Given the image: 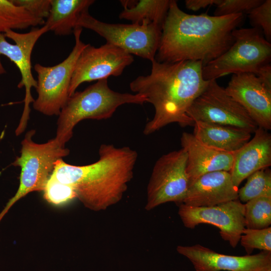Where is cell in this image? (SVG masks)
Returning a JSON list of instances; mask_svg holds the SVG:
<instances>
[{"label": "cell", "instance_id": "2", "mask_svg": "<svg viewBox=\"0 0 271 271\" xmlns=\"http://www.w3.org/2000/svg\"><path fill=\"white\" fill-rule=\"evenodd\" d=\"M203 67L200 61L162 63L155 60L149 75L139 76L130 83L131 90L144 95L155 109L154 117L144 129L145 135L172 123L193 126L187 111L209 82L203 78Z\"/></svg>", "mask_w": 271, "mask_h": 271}, {"label": "cell", "instance_id": "29", "mask_svg": "<svg viewBox=\"0 0 271 271\" xmlns=\"http://www.w3.org/2000/svg\"><path fill=\"white\" fill-rule=\"evenodd\" d=\"M17 6L23 8L38 19L47 18L51 7V0H12Z\"/></svg>", "mask_w": 271, "mask_h": 271}, {"label": "cell", "instance_id": "11", "mask_svg": "<svg viewBox=\"0 0 271 271\" xmlns=\"http://www.w3.org/2000/svg\"><path fill=\"white\" fill-rule=\"evenodd\" d=\"M48 31L47 27L44 25L26 33H18L12 30L0 33V56H5L16 65L21 75L18 87L25 88L24 107L15 130L16 136H20L26 128L30 113V104L35 100L32 96L31 89L36 88L37 82L32 72V52L39 39ZM6 72L0 60V75Z\"/></svg>", "mask_w": 271, "mask_h": 271}, {"label": "cell", "instance_id": "28", "mask_svg": "<svg viewBox=\"0 0 271 271\" xmlns=\"http://www.w3.org/2000/svg\"><path fill=\"white\" fill-rule=\"evenodd\" d=\"M263 2L262 0H218L214 16L248 13Z\"/></svg>", "mask_w": 271, "mask_h": 271}, {"label": "cell", "instance_id": "13", "mask_svg": "<svg viewBox=\"0 0 271 271\" xmlns=\"http://www.w3.org/2000/svg\"><path fill=\"white\" fill-rule=\"evenodd\" d=\"M244 204L238 199L217 205L194 207L179 205L178 214L186 227L194 229L200 224L214 225L221 238L235 248L245 228Z\"/></svg>", "mask_w": 271, "mask_h": 271}, {"label": "cell", "instance_id": "23", "mask_svg": "<svg viewBox=\"0 0 271 271\" xmlns=\"http://www.w3.org/2000/svg\"><path fill=\"white\" fill-rule=\"evenodd\" d=\"M245 228L263 229L271 225V195L260 196L244 204Z\"/></svg>", "mask_w": 271, "mask_h": 271}, {"label": "cell", "instance_id": "12", "mask_svg": "<svg viewBox=\"0 0 271 271\" xmlns=\"http://www.w3.org/2000/svg\"><path fill=\"white\" fill-rule=\"evenodd\" d=\"M133 61L131 54L112 44L106 43L98 48L86 44L75 64L69 88V97L84 82L120 75Z\"/></svg>", "mask_w": 271, "mask_h": 271}, {"label": "cell", "instance_id": "21", "mask_svg": "<svg viewBox=\"0 0 271 271\" xmlns=\"http://www.w3.org/2000/svg\"><path fill=\"white\" fill-rule=\"evenodd\" d=\"M123 9L120 19L130 21L132 24L141 25L146 22L154 23L162 28L167 15L171 0H140L131 7L126 1H120Z\"/></svg>", "mask_w": 271, "mask_h": 271}, {"label": "cell", "instance_id": "24", "mask_svg": "<svg viewBox=\"0 0 271 271\" xmlns=\"http://www.w3.org/2000/svg\"><path fill=\"white\" fill-rule=\"evenodd\" d=\"M246 179L245 184L238 191V199L241 202L271 195V171L269 168L258 170Z\"/></svg>", "mask_w": 271, "mask_h": 271}, {"label": "cell", "instance_id": "10", "mask_svg": "<svg viewBox=\"0 0 271 271\" xmlns=\"http://www.w3.org/2000/svg\"><path fill=\"white\" fill-rule=\"evenodd\" d=\"M187 115L194 122L201 121L229 125L251 133L258 128L244 108L215 79L209 80L205 89L192 103Z\"/></svg>", "mask_w": 271, "mask_h": 271}, {"label": "cell", "instance_id": "26", "mask_svg": "<svg viewBox=\"0 0 271 271\" xmlns=\"http://www.w3.org/2000/svg\"><path fill=\"white\" fill-rule=\"evenodd\" d=\"M44 199L54 205L64 204L76 198L74 188L62 183L50 176L43 190Z\"/></svg>", "mask_w": 271, "mask_h": 271}, {"label": "cell", "instance_id": "15", "mask_svg": "<svg viewBox=\"0 0 271 271\" xmlns=\"http://www.w3.org/2000/svg\"><path fill=\"white\" fill-rule=\"evenodd\" d=\"M225 90L244 108L258 127L271 129V90L254 74H233Z\"/></svg>", "mask_w": 271, "mask_h": 271}, {"label": "cell", "instance_id": "22", "mask_svg": "<svg viewBox=\"0 0 271 271\" xmlns=\"http://www.w3.org/2000/svg\"><path fill=\"white\" fill-rule=\"evenodd\" d=\"M45 24L12 0H0V33L9 30L25 29Z\"/></svg>", "mask_w": 271, "mask_h": 271}, {"label": "cell", "instance_id": "19", "mask_svg": "<svg viewBox=\"0 0 271 271\" xmlns=\"http://www.w3.org/2000/svg\"><path fill=\"white\" fill-rule=\"evenodd\" d=\"M193 134L203 144L226 152L234 153L250 140L251 133L229 125L195 121Z\"/></svg>", "mask_w": 271, "mask_h": 271}, {"label": "cell", "instance_id": "16", "mask_svg": "<svg viewBox=\"0 0 271 271\" xmlns=\"http://www.w3.org/2000/svg\"><path fill=\"white\" fill-rule=\"evenodd\" d=\"M181 145L187 154L186 173L189 185L204 174L219 171L230 172L234 153L226 152L209 147L193 133L184 132Z\"/></svg>", "mask_w": 271, "mask_h": 271}, {"label": "cell", "instance_id": "6", "mask_svg": "<svg viewBox=\"0 0 271 271\" xmlns=\"http://www.w3.org/2000/svg\"><path fill=\"white\" fill-rule=\"evenodd\" d=\"M234 42L217 59L202 68L204 79L211 80L232 73L255 74L271 59V44L262 31L256 28L235 29Z\"/></svg>", "mask_w": 271, "mask_h": 271}, {"label": "cell", "instance_id": "30", "mask_svg": "<svg viewBox=\"0 0 271 271\" xmlns=\"http://www.w3.org/2000/svg\"><path fill=\"white\" fill-rule=\"evenodd\" d=\"M255 75L267 88L271 90L270 63L262 66Z\"/></svg>", "mask_w": 271, "mask_h": 271}, {"label": "cell", "instance_id": "18", "mask_svg": "<svg viewBox=\"0 0 271 271\" xmlns=\"http://www.w3.org/2000/svg\"><path fill=\"white\" fill-rule=\"evenodd\" d=\"M253 138L234 153L229 172L234 185L238 187L252 173L271 165V135L258 127Z\"/></svg>", "mask_w": 271, "mask_h": 271}, {"label": "cell", "instance_id": "27", "mask_svg": "<svg viewBox=\"0 0 271 271\" xmlns=\"http://www.w3.org/2000/svg\"><path fill=\"white\" fill-rule=\"evenodd\" d=\"M248 18L253 27L260 29L268 42L271 40V1L265 0L250 11Z\"/></svg>", "mask_w": 271, "mask_h": 271}, {"label": "cell", "instance_id": "25", "mask_svg": "<svg viewBox=\"0 0 271 271\" xmlns=\"http://www.w3.org/2000/svg\"><path fill=\"white\" fill-rule=\"evenodd\" d=\"M239 242L247 254H250L255 249L271 251V227L263 229L244 228Z\"/></svg>", "mask_w": 271, "mask_h": 271}, {"label": "cell", "instance_id": "3", "mask_svg": "<svg viewBox=\"0 0 271 271\" xmlns=\"http://www.w3.org/2000/svg\"><path fill=\"white\" fill-rule=\"evenodd\" d=\"M98 160L91 164H68L57 160L50 176L71 186L76 198L87 208L105 210L118 203L131 180L138 159L137 152L128 147L102 144Z\"/></svg>", "mask_w": 271, "mask_h": 271}, {"label": "cell", "instance_id": "17", "mask_svg": "<svg viewBox=\"0 0 271 271\" xmlns=\"http://www.w3.org/2000/svg\"><path fill=\"white\" fill-rule=\"evenodd\" d=\"M238 191L229 172H210L189 185L182 204L194 207L217 205L238 199Z\"/></svg>", "mask_w": 271, "mask_h": 271}, {"label": "cell", "instance_id": "5", "mask_svg": "<svg viewBox=\"0 0 271 271\" xmlns=\"http://www.w3.org/2000/svg\"><path fill=\"white\" fill-rule=\"evenodd\" d=\"M35 130L28 131L21 142V155L12 163L21 168L20 185L15 195L0 212V222L12 206L34 191H43L53 171L55 162L70 153L65 145L55 138L38 144L32 140Z\"/></svg>", "mask_w": 271, "mask_h": 271}, {"label": "cell", "instance_id": "9", "mask_svg": "<svg viewBox=\"0 0 271 271\" xmlns=\"http://www.w3.org/2000/svg\"><path fill=\"white\" fill-rule=\"evenodd\" d=\"M187 159L186 152L181 149L164 154L157 160L147 188L146 210L167 202L183 203L189 187Z\"/></svg>", "mask_w": 271, "mask_h": 271}, {"label": "cell", "instance_id": "7", "mask_svg": "<svg viewBox=\"0 0 271 271\" xmlns=\"http://www.w3.org/2000/svg\"><path fill=\"white\" fill-rule=\"evenodd\" d=\"M82 28H76L73 33L75 45L68 56L61 63L52 66L37 63L38 94L33 102L37 111L48 116L58 115L69 96V88L76 61L86 46L80 39Z\"/></svg>", "mask_w": 271, "mask_h": 271}, {"label": "cell", "instance_id": "20", "mask_svg": "<svg viewBox=\"0 0 271 271\" xmlns=\"http://www.w3.org/2000/svg\"><path fill=\"white\" fill-rule=\"evenodd\" d=\"M93 0H51L49 14L45 22L49 31L58 36L73 33L78 23Z\"/></svg>", "mask_w": 271, "mask_h": 271}, {"label": "cell", "instance_id": "14", "mask_svg": "<svg viewBox=\"0 0 271 271\" xmlns=\"http://www.w3.org/2000/svg\"><path fill=\"white\" fill-rule=\"evenodd\" d=\"M176 250L189 260L196 271H271V251L230 255L218 253L199 244L178 245Z\"/></svg>", "mask_w": 271, "mask_h": 271}, {"label": "cell", "instance_id": "8", "mask_svg": "<svg viewBox=\"0 0 271 271\" xmlns=\"http://www.w3.org/2000/svg\"><path fill=\"white\" fill-rule=\"evenodd\" d=\"M77 27L91 30L106 43L151 62L155 60L162 34V27L154 23H106L93 18L88 12L80 18Z\"/></svg>", "mask_w": 271, "mask_h": 271}, {"label": "cell", "instance_id": "1", "mask_svg": "<svg viewBox=\"0 0 271 271\" xmlns=\"http://www.w3.org/2000/svg\"><path fill=\"white\" fill-rule=\"evenodd\" d=\"M243 14L211 16L187 14L171 0L155 60L159 62L200 61L203 66L217 59L234 42L233 31Z\"/></svg>", "mask_w": 271, "mask_h": 271}, {"label": "cell", "instance_id": "4", "mask_svg": "<svg viewBox=\"0 0 271 271\" xmlns=\"http://www.w3.org/2000/svg\"><path fill=\"white\" fill-rule=\"evenodd\" d=\"M147 101L146 97L140 94L119 93L111 90L107 79L98 80L69 97L58 115L55 138L65 145L72 138L74 127L81 120L108 119L120 105L143 104Z\"/></svg>", "mask_w": 271, "mask_h": 271}, {"label": "cell", "instance_id": "31", "mask_svg": "<svg viewBox=\"0 0 271 271\" xmlns=\"http://www.w3.org/2000/svg\"><path fill=\"white\" fill-rule=\"evenodd\" d=\"M218 0H186V7L193 11H198L209 6L216 5Z\"/></svg>", "mask_w": 271, "mask_h": 271}]
</instances>
